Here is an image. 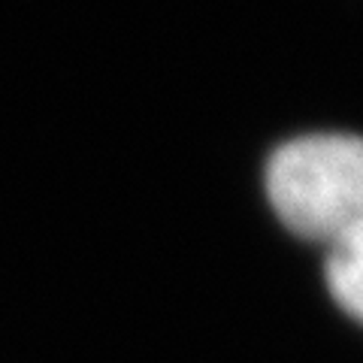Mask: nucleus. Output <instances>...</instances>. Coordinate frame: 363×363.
<instances>
[{
  "label": "nucleus",
  "instance_id": "obj_1",
  "mask_svg": "<svg viewBox=\"0 0 363 363\" xmlns=\"http://www.w3.org/2000/svg\"><path fill=\"white\" fill-rule=\"evenodd\" d=\"M267 194L288 230L330 245L363 221V136L309 133L279 145Z\"/></svg>",
  "mask_w": 363,
  "mask_h": 363
},
{
  "label": "nucleus",
  "instance_id": "obj_2",
  "mask_svg": "<svg viewBox=\"0 0 363 363\" xmlns=\"http://www.w3.org/2000/svg\"><path fill=\"white\" fill-rule=\"evenodd\" d=\"M327 288L342 309L363 321V221L327 245Z\"/></svg>",
  "mask_w": 363,
  "mask_h": 363
}]
</instances>
